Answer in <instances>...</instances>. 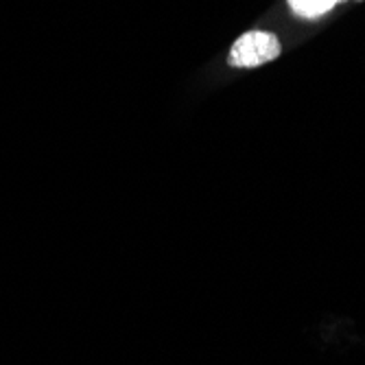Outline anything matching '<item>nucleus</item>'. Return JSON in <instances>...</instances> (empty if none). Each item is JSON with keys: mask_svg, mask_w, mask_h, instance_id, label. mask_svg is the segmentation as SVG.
Here are the masks:
<instances>
[{"mask_svg": "<svg viewBox=\"0 0 365 365\" xmlns=\"http://www.w3.org/2000/svg\"><path fill=\"white\" fill-rule=\"evenodd\" d=\"M287 3L295 16L313 20L328 14L330 9H335L339 5V0H287Z\"/></svg>", "mask_w": 365, "mask_h": 365, "instance_id": "f03ea898", "label": "nucleus"}, {"mask_svg": "<svg viewBox=\"0 0 365 365\" xmlns=\"http://www.w3.org/2000/svg\"><path fill=\"white\" fill-rule=\"evenodd\" d=\"M282 53L280 40L269 31H247L232 44L230 48V66L237 68H256L267 61H274Z\"/></svg>", "mask_w": 365, "mask_h": 365, "instance_id": "f257e3e1", "label": "nucleus"}, {"mask_svg": "<svg viewBox=\"0 0 365 365\" xmlns=\"http://www.w3.org/2000/svg\"><path fill=\"white\" fill-rule=\"evenodd\" d=\"M339 3H346V0H339Z\"/></svg>", "mask_w": 365, "mask_h": 365, "instance_id": "7ed1b4c3", "label": "nucleus"}]
</instances>
